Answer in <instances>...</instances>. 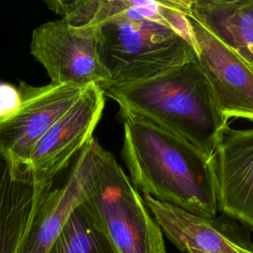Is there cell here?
<instances>
[{
    "instance_id": "12",
    "label": "cell",
    "mask_w": 253,
    "mask_h": 253,
    "mask_svg": "<svg viewBox=\"0 0 253 253\" xmlns=\"http://www.w3.org/2000/svg\"><path fill=\"white\" fill-rule=\"evenodd\" d=\"M52 186L38 182L28 165L0 155V253H18L39 203Z\"/></svg>"
},
{
    "instance_id": "10",
    "label": "cell",
    "mask_w": 253,
    "mask_h": 253,
    "mask_svg": "<svg viewBox=\"0 0 253 253\" xmlns=\"http://www.w3.org/2000/svg\"><path fill=\"white\" fill-rule=\"evenodd\" d=\"M166 237L185 253H253L248 233L230 216L203 218L142 194Z\"/></svg>"
},
{
    "instance_id": "7",
    "label": "cell",
    "mask_w": 253,
    "mask_h": 253,
    "mask_svg": "<svg viewBox=\"0 0 253 253\" xmlns=\"http://www.w3.org/2000/svg\"><path fill=\"white\" fill-rule=\"evenodd\" d=\"M104 148L96 138L75 158L64 182L39 203L18 253H47L71 212L87 197L97 176Z\"/></svg>"
},
{
    "instance_id": "3",
    "label": "cell",
    "mask_w": 253,
    "mask_h": 253,
    "mask_svg": "<svg viewBox=\"0 0 253 253\" xmlns=\"http://www.w3.org/2000/svg\"><path fill=\"white\" fill-rule=\"evenodd\" d=\"M97 28L109 86L143 81L198 60L196 46L161 22L127 16Z\"/></svg>"
},
{
    "instance_id": "8",
    "label": "cell",
    "mask_w": 253,
    "mask_h": 253,
    "mask_svg": "<svg viewBox=\"0 0 253 253\" xmlns=\"http://www.w3.org/2000/svg\"><path fill=\"white\" fill-rule=\"evenodd\" d=\"M105 93L89 85L75 104L39 140L28 166L40 183L53 182L93 138L105 108Z\"/></svg>"
},
{
    "instance_id": "2",
    "label": "cell",
    "mask_w": 253,
    "mask_h": 253,
    "mask_svg": "<svg viewBox=\"0 0 253 253\" xmlns=\"http://www.w3.org/2000/svg\"><path fill=\"white\" fill-rule=\"evenodd\" d=\"M104 93L119 105L118 117L144 118L186 139L210 159L228 126L198 60L143 81L111 85Z\"/></svg>"
},
{
    "instance_id": "6",
    "label": "cell",
    "mask_w": 253,
    "mask_h": 253,
    "mask_svg": "<svg viewBox=\"0 0 253 253\" xmlns=\"http://www.w3.org/2000/svg\"><path fill=\"white\" fill-rule=\"evenodd\" d=\"M31 54L43 66L50 83L109 86V75L98 47V28L76 27L60 18L32 33Z\"/></svg>"
},
{
    "instance_id": "1",
    "label": "cell",
    "mask_w": 253,
    "mask_h": 253,
    "mask_svg": "<svg viewBox=\"0 0 253 253\" xmlns=\"http://www.w3.org/2000/svg\"><path fill=\"white\" fill-rule=\"evenodd\" d=\"M119 118L124 124L122 157L133 187L197 216L216 217L210 158L186 139L144 118Z\"/></svg>"
},
{
    "instance_id": "5",
    "label": "cell",
    "mask_w": 253,
    "mask_h": 253,
    "mask_svg": "<svg viewBox=\"0 0 253 253\" xmlns=\"http://www.w3.org/2000/svg\"><path fill=\"white\" fill-rule=\"evenodd\" d=\"M87 87L53 83L33 86L20 81L16 105L0 112V155L15 165H28L39 140Z\"/></svg>"
},
{
    "instance_id": "16",
    "label": "cell",
    "mask_w": 253,
    "mask_h": 253,
    "mask_svg": "<svg viewBox=\"0 0 253 253\" xmlns=\"http://www.w3.org/2000/svg\"><path fill=\"white\" fill-rule=\"evenodd\" d=\"M18 88L9 84H0V112L14 107L18 101Z\"/></svg>"
},
{
    "instance_id": "4",
    "label": "cell",
    "mask_w": 253,
    "mask_h": 253,
    "mask_svg": "<svg viewBox=\"0 0 253 253\" xmlns=\"http://www.w3.org/2000/svg\"><path fill=\"white\" fill-rule=\"evenodd\" d=\"M85 204L118 253H166L163 232L143 198L106 149Z\"/></svg>"
},
{
    "instance_id": "9",
    "label": "cell",
    "mask_w": 253,
    "mask_h": 253,
    "mask_svg": "<svg viewBox=\"0 0 253 253\" xmlns=\"http://www.w3.org/2000/svg\"><path fill=\"white\" fill-rule=\"evenodd\" d=\"M202 67L215 103L225 119L253 122V67L241 56L210 34L191 15Z\"/></svg>"
},
{
    "instance_id": "11",
    "label": "cell",
    "mask_w": 253,
    "mask_h": 253,
    "mask_svg": "<svg viewBox=\"0 0 253 253\" xmlns=\"http://www.w3.org/2000/svg\"><path fill=\"white\" fill-rule=\"evenodd\" d=\"M210 160L217 209L253 229V128L226 126Z\"/></svg>"
},
{
    "instance_id": "14",
    "label": "cell",
    "mask_w": 253,
    "mask_h": 253,
    "mask_svg": "<svg viewBox=\"0 0 253 253\" xmlns=\"http://www.w3.org/2000/svg\"><path fill=\"white\" fill-rule=\"evenodd\" d=\"M50 10L76 27H99L121 17L149 19L169 25L167 0H75L46 1Z\"/></svg>"
},
{
    "instance_id": "15",
    "label": "cell",
    "mask_w": 253,
    "mask_h": 253,
    "mask_svg": "<svg viewBox=\"0 0 253 253\" xmlns=\"http://www.w3.org/2000/svg\"><path fill=\"white\" fill-rule=\"evenodd\" d=\"M47 253H118L85 201L69 215Z\"/></svg>"
},
{
    "instance_id": "13",
    "label": "cell",
    "mask_w": 253,
    "mask_h": 253,
    "mask_svg": "<svg viewBox=\"0 0 253 253\" xmlns=\"http://www.w3.org/2000/svg\"><path fill=\"white\" fill-rule=\"evenodd\" d=\"M190 15L253 67V0H191Z\"/></svg>"
}]
</instances>
